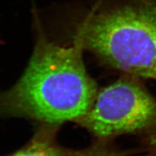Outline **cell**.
I'll list each match as a JSON object with an SVG mask.
<instances>
[{
    "label": "cell",
    "instance_id": "obj_3",
    "mask_svg": "<svg viewBox=\"0 0 156 156\" xmlns=\"http://www.w3.org/2000/svg\"><path fill=\"white\" fill-rule=\"evenodd\" d=\"M99 139L156 128V98L128 75L98 92L90 110L77 121Z\"/></svg>",
    "mask_w": 156,
    "mask_h": 156
},
{
    "label": "cell",
    "instance_id": "obj_5",
    "mask_svg": "<svg viewBox=\"0 0 156 156\" xmlns=\"http://www.w3.org/2000/svg\"><path fill=\"white\" fill-rule=\"evenodd\" d=\"M71 156H123L120 152L116 151L104 142L98 143L85 151L77 152Z\"/></svg>",
    "mask_w": 156,
    "mask_h": 156
},
{
    "label": "cell",
    "instance_id": "obj_1",
    "mask_svg": "<svg viewBox=\"0 0 156 156\" xmlns=\"http://www.w3.org/2000/svg\"><path fill=\"white\" fill-rule=\"evenodd\" d=\"M83 44L71 46L40 40L22 77L0 95V110L49 124L77 121L90 109L98 94L87 74Z\"/></svg>",
    "mask_w": 156,
    "mask_h": 156
},
{
    "label": "cell",
    "instance_id": "obj_6",
    "mask_svg": "<svg viewBox=\"0 0 156 156\" xmlns=\"http://www.w3.org/2000/svg\"><path fill=\"white\" fill-rule=\"evenodd\" d=\"M152 156H156V136L153 138V141L152 142Z\"/></svg>",
    "mask_w": 156,
    "mask_h": 156
},
{
    "label": "cell",
    "instance_id": "obj_4",
    "mask_svg": "<svg viewBox=\"0 0 156 156\" xmlns=\"http://www.w3.org/2000/svg\"><path fill=\"white\" fill-rule=\"evenodd\" d=\"M8 156H67L46 133H39L26 146Z\"/></svg>",
    "mask_w": 156,
    "mask_h": 156
},
{
    "label": "cell",
    "instance_id": "obj_2",
    "mask_svg": "<svg viewBox=\"0 0 156 156\" xmlns=\"http://www.w3.org/2000/svg\"><path fill=\"white\" fill-rule=\"evenodd\" d=\"M76 38L111 67L156 80V0H118L89 17Z\"/></svg>",
    "mask_w": 156,
    "mask_h": 156
}]
</instances>
